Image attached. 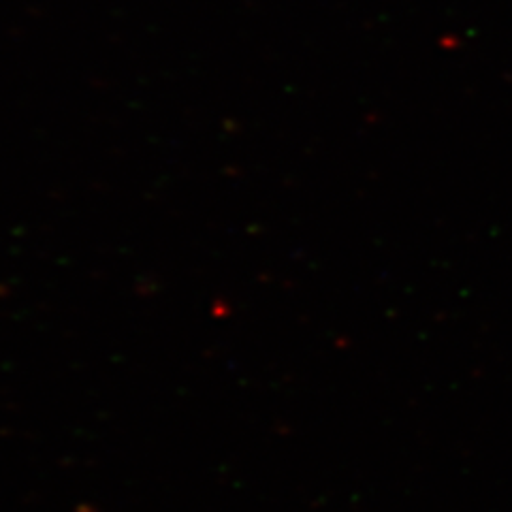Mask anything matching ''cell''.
Listing matches in <instances>:
<instances>
[]
</instances>
